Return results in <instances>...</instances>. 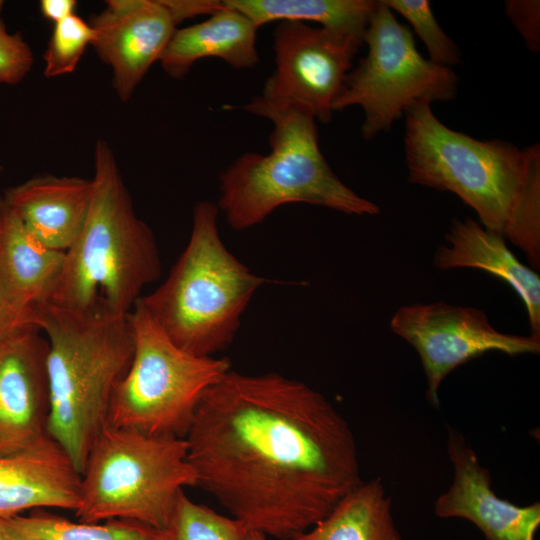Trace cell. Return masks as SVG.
Returning <instances> with one entry per match:
<instances>
[{"mask_svg":"<svg viewBox=\"0 0 540 540\" xmlns=\"http://www.w3.org/2000/svg\"><path fill=\"white\" fill-rule=\"evenodd\" d=\"M185 440L197 487L266 537L300 535L363 482L344 417L320 392L275 372H226Z\"/></svg>","mask_w":540,"mask_h":540,"instance_id":"1","label":"cell"},{"mask_svg":"<svg viewBox=\"0 0 540 540\" xmlns=\"http://www.w3.org/2000/svg\"><path fill=\"white\" fill-rule=\"evenodd\" d=\"M408 181L452 192L486 229L520 248L540 268V146L478 140L444 125L431 104L405 114Z\"/></svg>","mask_w":540,"mask_h":540,"instance_id":"2","label":"cell"},{"mask_svg":"<svg viewBox=\"0 0 540 540\" xmlns=\"http://www.w3.org/2000/svg\"><path fill=\"white\" fill-rule=\"evenodd\" d=\"M128 314L46 303L32 311V323L47 340V434L80 475L93 443L108 426L114 389L132 359Z\"/></svg>","mask_w":540,"mask_h":540,"instance_id":"3","label":"cell"},{"mask_svg":"<svg viewBox=\"0 0 540 540\" xmlns=\"http://www.w3.org/2000/svg\"><path fill=\"white\" fill-rule=\"evenodd\" d=\"M93 195L85 225L65 251L63 266L45 302L67 310L102 306L128 314L142 290L161 275L154 234L135 213L109 144L94 150Z\"/></svg>","mask_w":540,"mask_h":540,"instance_id":"4","label":"cell"},{"mask_svg":"<svg viewBox=\"0 0 540 540\" xmlns=\"http://www.w3.org/2000/svg\"><path fill=\"white\" fill-rule=\"evenodd\" d=\"M242 109L269 119L273 131L268 154L245 153L219 177L217 203L234 230L263 222L275 209L290 203L323 206L349 215H377V204L345 185L324 158L316 120L295 107H276L255 96Z\"/></svg>","mask_w":540,"mask_h":540,"instance_id":"5","label":"cell"},{"mask_svg":"<svg viewBox=\"0 0 540 540\" xmlns=\"http://www.w3.org/2000/svg\"><path fill=\"white\" fill-rule=\"evenodd\" d=\"M217 204L194 206L189 241L166 280L138 302L181 349L213 356L233 341L241 316L267 281L224 245Z\"/></svg>","mask_w":540,"mask_h":540,"instance_id":"6","label":"cell"},{"mask_svg":"<svg viewBox=\"0 0 540 540\" xmlns=\"http://www.w3.org/2000/svg\"><path fill=\"white\" fill-rule=\"evenodd\" d=\"M185 487H197L185 438L108 425L88 453L75 515L81 522L122 519L166 532Z\"/></svg>","mask_w":540,"mask_h":540,"instance_id":"7","label":"cell"},{"mask_svg":"<svg viewBox=\"0 0 540 540\" xmlns=\"http://www.w3.org/2000/svg\"><path fill=\"white\" fill-rule=\"evenodd\" d=\"M128 319L133 354L114 389L108 425L185 438L202 398L231 362L181 349L138 301Z\"/></svg>","mask_w":540,"mask_h":540,"instance_id":"8","label":"cell"},{"mask_svg":"<svg viewBox=\"0 0 540 540\" xmlns=\"http://www.w3.org/2000/svg\"><path fill=\"white\" fill-rule=\"evenodd\" d=\"M363 43L367 54L348 73L333 110L360 106L365 140L388 132L416 104L455 98L459 82L455 72L423 58L410 28L382 0L369 19Z\"/></svg>","mask_w":540,"mask_h":540,"instance_id":"9","label":"cell"},{"mask_svg":"<svg viewBox=\"0 0 540 540\" xmlns=\"http://www.w3.org/2000/svg\"><path fill=\"white\" fill-rule=\"evenodd\" d=\"M362 43L322 27L281 21L273 34L275 70L257 97L276 107L301 109L329 123Z\"/></svg>","mask_w":540,"mask_h":540,"instance_id":"10","label":"cell"},{"mask_svg":"<svg viewBox=\"0 0 540 540\" xmlns=\"http://www.w3.org/2000/svg\"><path fill=\"white\" fill-rule=\"evenodd\" d=\"M390 327L419 354L427 398L434 406L439 405L441 383L460 365L491 351L509 356L540 352V337L500 332L482 310L443 301L402 306Z\"/></svg>","mask_w":540,"mask_h":540,"instance_id":"11","label":"cell"},{"mask_svg":"<svg viewBox=\"0 0 540 540\" xmlns=\"http://www.w3.org/2000/svg\"><path fill=\"white\" fill-rule=\"evenodd\" d=\"M46 353L47 340L35 324L0 334V456L49 436Z\"/></svg>","mask_w":540,"mask_h":540,"instance_id":"12","label":"cell"},{"mask_svg":"<svg viewBox=\"0 0 540 540\" xmlns=\"http://www.w3.org/2000/svg\"><path fill=\"white\" fill-rule=\"evenodd\" d=\"M106 3V8L89 22L96 31L92 46L111 67L113 88L126 102L153 63L159 61L176 24L161 0Z\"/></svg>","mask_w":540,"mask_h":540,"instance_id":"13","label":"cell"},{"mask_svg":"<svg viewBox=\"0 0 540 540\" xmlns=\"http://www.w3.org/2000/svg\"><path fill=\"white\" fill-rule=\"evenodd\" d=\"M447 452L454 476L450 488L438 496L435 514L473 523L486 540H535L540 526V503L516 505L492 490L488 469L463 435L449 427Z\"/></svg>","mask_w":540,"mask_h":540,"instance_id":"14","label":"cell"},{"mask_svg":"<svg viewBox=\"0 0 540 540\" xmlns=\"http://www.w3.org/2000/svg\"><path fill=\"white\" fill-rule=\"evenodd\" d=\"M80 482L72 460L50 436L33 448L0 456V517L47 508L75 511Z\"/></svg>","mask_w":540,"mask_h":540,"instance_id":"15","label":"cell"},{"mask_svg":"<svg viewBox=\"0 0 540 540\" xmlns=\"http://www.w3.org/2000/svg\"><path fill=\"white\" fill-rule=\"evenodd\" d=\"M92 195L91 179L42 175L6 189L1 197L39 242L65 252L85 225Z\"/></svg>","mask_w":540,"mask_h":540,"instance_id":"16","label":"cell"},{"mask_svg":"<svg viewBox=\"0 0 540 540\" xmlns=\"http://www.w3.org/2000/svg\"><path fill=\"white\" fill-rule=\"evenodd\" d=\"M445 240L434 254V265L440 270L479 269L504 281L523 301L531 334L540 337L539 275L518 260L506 240L471 218L453 220Z\"/></svg>","mask_w":540,"mask_h":540,"instance_id":"17","label":"cell"},{"mask_svg":"<svg viewBox=\"0 0 540 540\" xmlns=\"http://www.w3.org/2000/svg\"><path fill=\"white\" fill-rule=\"evenodd\" d=\"M257 29L246 16L223 3L205 21L176 28L159 62L175 79L184 77L196 61L207 57L219 58L235 69L253 68L259 62Z\"/></svg>","mask_w":540,"mask_h":540,"instance_id":"18","label":"cell"},{"mask_svg":"<svg viewBox=\"0 0 540 540\" xmlns=\"http://www.w3.org/2000/svg\"><path fill=\"white\" fill-rule=\"evenodd\" d=\"M65 252L39 242L0 197V273L16 305L32 320L60 275Z\"/></svg>","mask_w":540,"mask_h":540,"instance_id":"19","label":"cell"},{"mask_svg":"<svg viewBox=\"0 0 540 540\" xmlns=\"http://www.w3.org/2000/svg\"><path fill=\"white\" fill-rule=\"evenodd\" d=\"M380 478L362 482L319 522L290 540H402Z\"/></svg>","mask_w":540,"mask_h":540,"instance_id":"20","label":"cell"},{"mask_svg":"<svg viewBox=\"0 0 540 540\" xmlns=\"http://www.w3.org/2000/svg\"><path fill=\"white\" fill-rule=\"evenodd\" d=\"M257 28L273 21L315 22L320 27L363 43L375 0H224Z\"/></svg>","mask_w":540,"mask_h":540,"instance_id":"21","label":"cell"},{"mask_svg":"<svg viewBox=\"0 0 540 540\" xmlns=\"http://www.w3.org/2000/svg\"><path fill=\"white\" fill-rule=\"evenodd\" d=\"M4 521L10 540H169L167 532L139 522L122 519L72 522L45 509L7 517Z\"/></svg>","mask_w":540,"mask_h":540,"instance_id":"22","label":"cell"},{"mask_svg":"<svg viewBox=\"0 0 540 540\" xmlns=\"http://www.w3.org/2000/svg\"><path fill=\"white\" fill-rule=\"evenodd\" d=\"M166 532L169 540H246L249 531L239 520L192 501L183 490Z\"/></svg>","mask_w":540,"mask_h":540,"instance_id":"23","label":"cell"},{"mask_svg":"<svg viewBox=\"0 0 540 540\" xmlns=\"http://www.w3.org/2000/svg\"><path fill=\"white\" fill-rule=\"evenodd\" d=\"M95 40V29L76 14L54 24L43 55L44 75L54 78L74 72L86 48Z\"/></svg>","mask_w":540,"mask_h":540,"instance_id":"24","label":"cell"},{"mask_svg":"<svg viewBox=\"0 0 540 540\" xmlns=\"http://www.w3.org/2000/svg\"><path fill=\"white\" fill-rule=\"evenodd\" d=\"M382 2L410 23L424 43L431 62L448 68L461 62L460 49L438 24L429 1L382 0Z\"/></svg>","mask_w":540,"mask_h":540,"instance_id":"25","label":"cell"},{"mask_svg":"<svg viewBox=\"0 0 540 540\" xmlns=\"http://www.w3.org/2000/svg\"><path fill=\"white\" fill-rule=\"evenodd\" d=\"M33 53L20 33L8 32L0 19V84L16 85L29 73Z\"/></svg>","mask_w":540,"mask_h":540,"instance_id":"26","label":"cell"},{"mask_svg":"<svg viewBox=\"0 0 540 540\" xmlns=\"http://www.w3.org/2000/svg\"><path fill=\"white\" fill-rule=\"evenodd\" d=\"M504 8L506 16L527 48L537 53L540 50V1L507 0Z\"/></svg>","mask_w":540,"mask_h":540,"instance_id":"27","label":"cell"},{"mask_svg":"<svg viewBox=\"0 0 540 540\" xmlns=\"http://www.w3.org/2000/svg\"><path fill=\"white\" fill-rule=\"evenodd\" d=\"M176 26L186 19L199 15H211L223 7L222 1L214 0H161Z\"/></svg>","mask_w":540,"mask_h":540,"instance_id":"28","label":"cell"},{"mask_svg":"<svg viewBox=\"0 0 540 540\" xmlns=\"http://www.w3.org/2000/svg\"><path fill=\"white\" fill-rule=\"evenodd\" d=\"M25 324H33L31 317L13 301L0 273V334Z\"/></svg>","mask_w":540,"mask_h":540,"instance_id":"29","label":"cell"},{"mask_svg":"<svg viewBox=\"0 0 540 540\" xmlns=\"http://www.w3.org/2000/svg\"><path fill=\"white\" fill-rule=\"evenodd\" d=\"M77 2L75 0H42L40 10L43 16L54 24L75 14Z\"/></svg>","mask_w":540,"mask_h":540,"instance_id":"30","label":"cell"},{"mask_svg":"<svg viewBox=\"0 0 540 540\" xmlns=\"http://www.w3.org/2000/svg\"><path fill=\"white\" fill-rule=\"evenodd\" d=\"M246 540H267V537L262 533L256 531H249L247 533Z\"/></svg>","mask_w":540,"mask_h":540,"instance_id":"31","label":"cell"},{"mask_svg":"<svg viewBox=\"0 0 540 540\" xmlns=\"http://www.w3.org/2000/svg\"><path fill=\"white\" fill-rule=\"evenodd\" d=\"M0 540H10L2 517H0Z\"/></svg>","mask_w":540,"mask_h":540,"instance_id":"32","label":"cell"},{"mask_svg":"<svg viewBox=\"0 0 540 540\" xmlns=\"http://www.w3.org/2000/svg\"><path fill=\"white\" fill-rule=\"evenodd\" d=\"M3 5H4V2L0 0V13L2 11Z\"/></svg>","mask_w":540,"mask_h":540,"instance_id":"33","label":"cell"}]
</instances>
